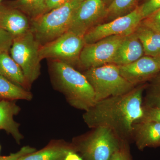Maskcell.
Masks as SVG:
<instances>
[{
	"label": "cell",
	"instance_id": "obj_21",
	"mask_svg": "<svg viewBox=\"0 0 160 160\" xmlns=\"http://www.w3.org/2000/svg\"><path fill=\"white\" fill-rule=\"evenodd\" d=\"M138 1V0H112L107 7L106 20L109 22L130 13L137 7Z\"/></svg>",
	"mask_w": 160,
	"mask_h": 160
},
{
	"label": "cell",
	"instance_id": "obj_1",
	"mask_svg": "<svg viewBox=\"0 0 160 160\" xmlns=\"http://www.w3.org/2000/svg\"><path fill=\"white\" fill-rule=\"evenodd\" d=\"M145 85H138L128 93L98 101L85 111L83 119L91 129L105 127L124 141L132 138L134 124L143 115Z\"/></svg>",
	"mask_w": 160,
	"mask_h": 160
},
{
	"label": "cell",
	"instance_id": "obj_18",
	"mask_svg": "<svg viewBox=\"0 0 160 160\" xmlns=\"http://www.w3.org/2000/svg\"><path fill=\"white\" fill-rule=\"evenodd\" d=\"M134 32L143 46L146 56L154 58L159 54L160 33L142 23L138 26Z\"/></svg>",
	"mask_w": 160,
	"mask_h": 160
},
{
	"label": "cell",
	"instance_id": "obj_6",
	"mask_svg": "<svg viewBox=\"0 0 160 160\" xmlns=\"http://www.w3.org/2000/svg\"><path fill=\"white\" fill-rule=\"evenodd\" d=\"M40 44L31 30L13 38L11 57L19 66L28 83L32 85L41 74Z\"/></svg>",
	"mask_w": 160,
	"mask_h": 160
},
{
	"label": "cell",
	"instance_id": "obj_29",
	"mask_svg": "<svg viewBox=\"0 0 160 160\" xmlns=\"http://www.w3.org/2000/svg\"><path fill=\"white\" fill-rule=\"evenodd\" d=\"M69 1V0H46L45 13L62 6Z\"/></svg>",
	"mask_w": 160,
	"mask_h": 160
},
{
	"label": "cell",
	"instance_id": "obj_22",
	"mask_svg": "<svg viewBox=\"0 0 160 160\" xmlns=\"http://www.w3.org/2000/svg\"><path fill=\"white\" fill-rule=\"evenodd\" d=\"M146 87V94L143 106L150 108L160 107V72L149 80Z\"/></svg>",
	"mask_w": 160,
	"mask_h": 160
},
{
	"label": "cell",
	"instance_id": "obj_34",
	"mask_svg": "<svg viewBox=\"0 0 160 160\" xmlns=\"http://www.w3.org/2000/svg\"><path fill=\"white\" fill-rule=\"evenodd\" d=\"M1 0H0V2H1Z\"/></svg>",
	"mask_w": 160,
	"mask_h": 160
},
{
	"label": "cell",
	"instance_id": "obj_11",
	"mask_svg": "<svg viewBox=\"0 0 160 160\" xmlns=\"http://www.w3.org/2000/svg\"><path fill=\"white\" fill-rule=\"evenodd\" d=\"M121 75L128 82L136 86L160 72V68L154 58L145 56L133 62L118 66Z\"/></svg>",
	"mask_w": 160,
	"mask_h": 160
},
{
	"label": "cell",
	"instance_id": "obj_15",
	"mask_svg": "<svg viewBox=\"0 0 160 160\" xmlns=\"http://www.w3.org/2000/svg\"><path fill=\"white\" fill-rule=\"evenodd\" d=\"M144 54L143 46L134 32L123 38L112 63L117 66L128 65L142 57Z\"/></svg>",
	"mask_w": 160,
	"mask_h": 160
},
{
	"label": "cell",
	"instance_id": "obj_30",
	"mask_svg": "<svg viewBox=\"0 0 160 160\" xmlns=\"http://www.w3.org/2000/svg\"><path fill=\"white\" fill-rule=\"evenodd\" d=\"M63 160H83V159L76 150H73L69 152Z\"/></svg>",
	"mask_w": 160,
	"mask_h": 160
},
{
	"label": "cell",
	"instance_id": "obj_12",
	"mask_svg": "<svg viewBox=\"0 0 160 160\" xmlns=\"http://www.w3.org/2000/svg\"><path fill=\"white\" fill-rule=\"evenodd\" d=\"M0 26L15 38L30 31L31 21L18 9L0 5Z\"/></svg>",
	"mask_w": 160,
	"mask_h": 160
},
{
	"label": "cell",
	"instance_id": "obj_33",
	"mask_svg": "<svg viewBox=\"0 0 160 160\" xmlns=\"http://www.w3.org/2000/svg\"><path fill=\"white\" fill-rule=\"evenodd\" d=\"M1 145H0V153H1Z\"/></svg>",
	"mask_w": 160,
	"mask_h": 160
},
{
	"label": "cell",
	"instance_id": "obj_13",
	"mask_svg": "<svg viewBox=\"0 0 160 160\" xmlns=\"http://www.w3.org/2000/svg\"><path fill=\"white\" fill-rule=\"evenodd\" d=\"M21 111V107L17 104L16 101L0 99V130L10 135L18 144L21 143L24 136L20 131L21 125L14 117Z\"/></svg>",
	"mask_w": 160,
	"mask_h": 160
},
{
	"label": "cell",
	"instance_id": "obj_10",
	"mask_svg": "<svg viewBox=\"0 0 160 160\" xmlns=\"http://www.w3.org/2000/svg\"><path fill=\"white\" fill-rule=\"evenodd\" d=\"M106 4L104 0L83 1L75 12L68 31L84 37L106 18Z\"/></svg>",
	"mask_w": 160,
	"mask_h": 160
},
{
	"label": "cell",
	"instance_id": "obj_2",
	"mask_svg": "<svg viewBox=\"0 0 160 160\" xmlns=\"http://www.w3.org/2000/svg\"><path fill=\"white\" fill-rule=\"evenodd\" d=\"M49 72L52 86L62 93L72 107L86 111L96 102L94 90L85 75L67 63L50 60Z\"/></svg>",
	"mask_w": 160,
	"mask_h": 160
},
{
	"label": "cell",
	"instance_id": "obj_16",
	"mask_svg": "<svg viewBox=\"0 0 160 160\" xmlns=\"http://www.w3.org/2000/svg\"><path fill=\"white\" fill-rule=\"evenodd\" d=\"M76 150L72 143L52 140L43 149L23 156L19 160H63L69 152Z\"/></svg>",
	"mask_w": 160,
	"mask_h": 160
},
{
	"label": "cell",
	"instance_id": "obj_28",
	"mask_svg": "<svg viewBox=\"0 0 160 160\" xmlns=\"http://www.w3.org/2000/svg\"><path fill=\"white\" fill-rule=\"evenodd\" d=\"M36 150L35 148L31 146H24L15 153H12L6 156H0V160H19L23 156L32 153Z\"/></svg>",
	"mask_w": 160,
	"mask_h": 160
},
{
	"label": "cell",
	"instance_id": "obj_20",
	"mask_svg": "<svg viewBox=\"0 0 160 160\" xmlns=\"http://www.w3.org/2000/svg\"><path fill=\"white\" fill-rule=\"evenodd\" d=\"M46 0H16L9 6L15 8L26 15L30 20L46 12Z\"/></svg>",
	"mask_w": 160,
	"mask_h": 160
},
{
	"label": "cell",
	"instance_id": "obj_8",
	"mask_svg": "<svg viewBox=\"0 0 160 160\" xmlns=\"http://www.w3.org/2000/svg\"><path fill=\"white\" fill-rule=\"evenodd\" d=\"M143 20L139 6L130 13L100 24L84 36L86 44H91L112 36H126L133 33Z\"/></svg>",
	"mask_w": 160,
	"mask_h": 160
},
{
	"label": "cell",
	"instance_id": "obj_17",
	"mask_svg": "<svg viewBox=\"0 0 160 160\" xmlns=\"http://www.w3.org/2000/svg\"><path fill=\"white\" fill-rule=\"evenodd\" d=\"M9 52H0V75L24 89L30 90L31 86L26 80L19 66Z\"/></svg>",
	"mask_w": 160,
	"mask_h": 160
},
{
	"label": "cell",
	"instance_id": "obj_9",
	"mask_svg": "<svg viewBox=\"0 0 160 160\" xmlns=\"http://www.w3.org/2000/svg\"><path fill=\"white\" fill-rule=\"evenodd\" d=\"M125 36H112L91 44H86L78 65L86 70L112 63L120 43Z\"/></svg>",
	"mask_w": 160,
	"mask_h": 160
},
{
	"label": "cell",
	"instance_id": "obj_25",
	"mask_svg": "<svg viewBox=\"0 0 160 160\" xmlns=\"http://www.w3.org/2000/svg\"><path fill=\"white\" fill-rule=\"evenodd\" d=\"M141 23L160 33V9L143 19Z\"/></svg>",
	"mask_w": 160,
	"mask_h": 160
},
{
	"label": "cell",
	"instance_id": "obj_5",
	"mask_svg": "<svg viewBox=\"0 0 160 160\" xmlns=\"http://www.w3.org/2000/svg\"><path fill=\"white\" fill-rule=\"evenodd\" d=\"M83 74L93 88L96 102L126 94L136 87L121 75L113 63L87 69Z\"/></svg>",
	"mask_w": 160,
	"mask_h": 160
},
{
	"label": "cell",
	"instance_id": "obj_23",
	"mask_svg": "<svg viewBox=\"0 0 160 160\" xmlns=\"http://www.w3.org/2000/svg\"><path fill=\"white\" fill-rule=\"evenodd\" d=\"M139 7L143 20L160 9V0H146Z\"/></svg>",
	"mask_w": 160,
	"mask_h": 160
},
{
	"label": "cell",
	"instance_id": "obj_14",
	"mask_svg": "<svg viewBox=\"0 0 160 160\" xmlns=\"http://www.w3.org/2000/svg\"><path fill=\"white\" fill-rule=\"evenodd\" d=\"M133 128L132 138L139 150L160 146V123L138 122Z\"/></svg>",
	"mask_w": 160,
	"mask_h": 160
},
{
	"label": "cell",
	"instance_id": "obj_4",
	"mask_svg": "<svg viewBox=\"0 0 160 160\" xmlns=\"http://www.w3.org/2000/svg\"><path fill=\"white\" fill-rule=\"evenodd\" d=\"M72 139V145L83 160H111L123 141L111 129L98 127Z\"/></svg>",
	"mask_w": 160,
	"mask_h": 160
},
{
	"label": "cell",
	"instance_id": "obj_27",
	"mask_svg": "<svg viewBox=\"0 0 160 160\" xmlns=\"http://www.w3.org/2000/svg\"><path fill=\"white\" fill-rule=\"evenodd\" d=\"M111 160H132L128 141H123L119 149L112 155Z\"/></svg>",
	"mask_w": 160,
	"mask_h": 160
},
{
	"label": "cell",
	"instance_id": "obj_24",
	"mask_svg": "<svg viewBox=\"0 0 160 160\" xmlns=\"http://www.w3.org/2000/svg\"><path fill=\"white\" fill-rule=\"evenodd\" d=\"M142 118L138 122H154L160 123V107L150 108L143 106Z\"/></svg>",
	"mask_w": 160,
	"mask_h": 160
},
{
	"label": "cell",
	"instance_id": "obj_26",
	"mask_svg": "<svg viewBox=\"0 0 160 160\" xmlns=\"http://www.w3.org/2000/svg\"><path fill=\"white\" fill-rule=\"evenodd\" d=\"M13 38L11 35L0 26V52H9Z\"/></svg>",
	"mask_w": 160,
	"mask_h": 160
},
{
	"label": "cell",
	"instance_id": "obj_19",
	"mask_svg": "<svg viewBox=\"0 0 160 160\" xmlns=\"http://www.w3.org/2000/svg\"><path fill=\"white\" fill-rule=\"evenodd\" d=\"M32 98L33 95L30 90L24 89L0 75V99L30 101Z\"/></svg>",
	"mask_w": 160,
	"mask_h": 160
},
{
	"label": "cell",
	"instance_id": "obj_32",
	"mask_svg": "<svg viewBox=\"0 0 160 160\" xmlns=\"http://www.w3.org/2000/svg\"><path fill=\"white\" fill-rule=\"evenodd\" d=\"M104 2H105V3L107 2H109V3H110V2H111L112 0H104Z\"/></svg>",
	"mask_w": 160,
	"mask_h": 160
},
{
	"label": "cell",
	"instance_id": "obj_7",
	"mask_svg": "<svg viewBox=\"0 0 160 160\" xmlns=\"http://www.w3.org/2000/svg\"><path fill=\"white\" fill-rule=\"evenodd\" d=\"M86 43L84 37L68 31L49 42L40 46V59L57 60L72 66L78 64Z\"/></svg>",
	"mask_w": 160,
	"mask_h": 160
},
{
	"label": "cell",
	"instance_id": "obj_3",
	"mask_svg": "<svg viewBox=\"0 0 160 160\" xmlns=\"http://www.w3.org/2000/svg\"><path fill=\"white\" fill-rule=\"evenodd\" d=\"M84 0H69L31 21V30L40 46L53 41L68 31L75 12Z\"/></svg>",
	"mask_w": 160,
	"mask_h": 160
},
{
	"label": "cell",
	"instance_id": "obj_31",
	"mask_svg": "<svg viewBox=\"0 0 160 160\" xmlns=\"http://www.w3.org/2000/svg\"><path fill=\"white\" fill-rule=\"evenodd\" d=\"M154 58L156 60V61L157 62L160 68V53L156 57H154Z\"/></svg>",
	"mask_w": 160,
	"mask_h": 160
}]
</instances>
